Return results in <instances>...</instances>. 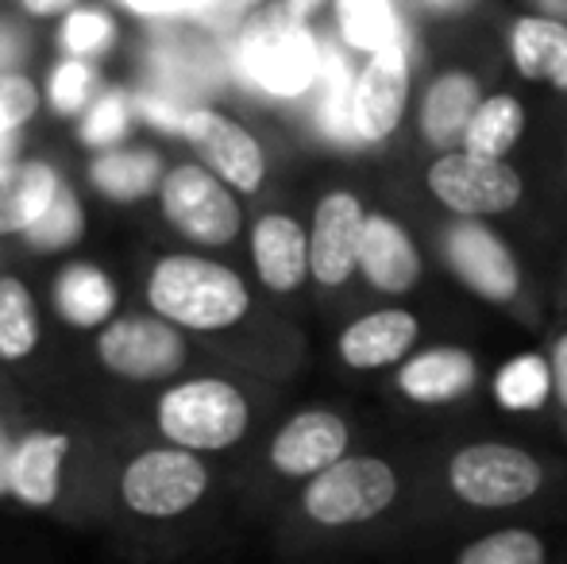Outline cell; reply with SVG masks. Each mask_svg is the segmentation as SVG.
Returning <instances> with one entry per match:
<instances>
[{"mask_svg":"<svg viewBox=\"0 0 567 564\" xmlns=\"http://www.w3.org/2000/svg\"><path fill=\"white\" fill-rule=\"evenodd\" d=\"M147 301L151 314L166 317L178 329L220 332L247 317L251 290L231 267L217 264V259L174 252L151 267Z\"/></svg>","mask_w":567,"mask_h":564,"instance_id":"cell-1","label":"cell"},{"mask_svg":"<svg viewBox=\"0 0 567 564\" xmlns=\"http://www.w3.org/2000/svg\"><path fill=\"white\" fill-rule=\"evenodd\" d=\"M158 433L189 452H225L244 441L251 425L247 394L228 379H186L158 399Z\"/></svg>","mask_w":567,"mask_h":564,"instance_id":"cell-2","label":"cell"},{"mask_svg":"<svg viewBox=\"0 0 567 564\" xmlns=\"http://www.w3.org/2000/svg\"><path fill=\"white\" fill-rule=\"evenodd\" d=\"M239 62L259 90L275 98H298L317 82V43L309 28L282 4H267L244 23Z\"/></svg>","mask_w":567,"mask_h":564,"instance_id":"cell-3","label":"cell"},{"mask_svg":"<svg viewBox=\"0 0 567 564\" xmlns=\"http://www.w3.org/2000/svg\"><path fill=\"white\" fill-rule=\"evenodd\" d=\"M402 495L394 464L382 457H343L321 475L306 480L301 491V511L324 530L363 526L386 514Z\"/></svg>","mask_w":567,"mask_h":564,"instance_id":"cell-4","label":"cell"},{"mask_svg":"<svg viewBox=\"0 0 567 564\" xmlns=\"http://www.w3.org/2000/svg\"><path fill=\"white\" fill-rule=\"evenodd\" d=\"M449 488L463 506L509 511L529 503L545 488V464L517 444L475 441L449 460Z\"/></svg>","mask_w":567,"mask_h":564,"instance_id":"cell-5","label":"cell"},{"mask_svg":"<svg viewBox=\"0 0 567 564\" xmlns=\"http://www.w3.org/2000/svg\"><path fill=\"white\" fill-rule=\"evenodd\" d=\"M158 202H163L166 225L202 248H225L244 228L236 189L202 163L171 166L163 189H158Z\"/></svg>","mask_w":567,"mask_h":564,"instance_id":"cell-6","label":"cell"},{"mask_svg":"<svg viewBox=\"0 0 567 564\" xmlns=\"http://www.w3.org/2000/svg\"><path fill=\"white\" fill-rule=\"evenodd\" d=\"M425 186L452 217H502L525 202V178L506 158H478L467 151H441L429 163Z\"/></svg>","mask_w":567,"mask_h":564,"instance_id":"cell-7","label":"cell"},{"mask_svg":"<svg viewBox=\"0 0 567 564\" xmlns=\"http://www.w3.org/2000/svg\"><path fill=\"white\" fill-rule=\"evenodd\" d=\"M205 491H209V468L202 464V452L178 444L140 452L120 475V495L140 519H178L202 503Z\"/></svg>","mask_w":567,"mask_h":564,"instance_id":"cell-8","label":"cell"},{"mask_svg":"<svg viewBox=\"0 0 567 564\" xmlns=\"http://www.w3.org/2000/svg\"><path fill=\"white\" fill-rule=\"evenodd\" d=\"M97 356L113 376L132 383H158L186 368V337L158 314H124L101 329Z\"/></svg>","mask_w":567,"mask_h":564,"instance_id":"cell-9","label":"cell"},{"mask_svg":"<svg viewBox=\"0 0 567 564\" xmlns=\"http://www.w3.org/2000/svg\"><path fill=\"white\" fill-rule=\"evenodd\" d=\"M178 132L202 158V166H209L220 182H228L239 194H259L262 178H267V155H262V143L236 116L213 105H197L182 113Z\"/></svg>","mask_w":567,"mask_h":564,"instance_id":"cell-10","label":"cell"},{"mask_svg":"<svg viewBox=\"0 0 567 564\" xmlns=\"http://www.w3.org/2000/svg\"><path fill=\"white\" fill-rule=\"evenodd\" d=\"M444 259L463 290L491 306H506L522 294V267H517L514 252L483 221H452L444 228Z\"/></svg>","mask_w":567,"mask_h":564,"instance_id":"cell-11","label":"cell"},{"mask_svg":"<svg viewBox=\"0 0 567 564\" xmlns=\"http://www.w3.org/2000/svg\"><path fill=\"white\" fill-rule=\"evenodd\" d=\"M367 205L351 189H329L317 202L313 225H309V259L313 279L337 290L359 271V240H363Z\"/></svg>","mask_w":567,"mask_h":564,"instance_id":"cell-12","label":"cell"},{"mask_svg":"<svg viewBox=\"0 0 567 564\" xmlns=\"http://www.w3.org/2000/svg\"><path fill=\"white\" fill-rule=\"evenodd\" d=\"M410 101V51L371 54L351 82V129L359 140L382 143L402 129Z\"/></svg>","mask_w":567,"mask_h":564,"instance_id":"cell-13","label":"cell"},{"mask_svg":"<svg viewBox=\"0 0 567 564\" xmlns=\"http://www.w3.org/2000/svg\"><path fill=\"white\" fill-rule=\"evenodd\" d=\"M351 425L337 410H301L270 441V468L286 480H313L348 457Z\"/></svg>","mask_w":567,"mask_h":564,"instance_id":"cell-14","label":"cell"},{"mask_svg":"<svg viewBox=\"0 0 567 564\" xmlns=\"http://www.w3.org/2000/svg\"><path fill=\"white\" fill-rule=\"evenodd\" d=\"M417 340H421L417 314L402 306H386L343 325V332L337 337V356L351 371L398 368V363H405L413 356Z\"/></svg>","mask_w":567,"mask_h":564,"instance_id":"cell-15","label":"cell"},{"mask_svg":"<svg viewBox=\"0 0 567 564\" xmlns=\"http://www.w3.org/2000/svg\"><path fill=\"white\" fill-rule=\"evenodd\" d=\"M421 248L410 233L402 228V221H394L390 213H367L363 240H359V275L367 286L379 294H410L421 286Z\"/></svg>","mask_w":567,"mask_h":564,"instance_id":"cell-16","label":"cell"},{"mask_svg":"<svg viewBox=\"0 0 567 564\" xmlns=\"http://www.w3.org/2000/svg\"><path fill=\"white\" fill-rule=\"evenodd\" d=\"M251 264L270 294H293L313 279L309 233L290 213H267L251 228Z\"/></svg>","mask_w":567,"mask_h":564,"instance_id":"cell-17","label":"cell"},{"mask_svg":"<svg viewBox=\"0 0 567 564\" xmlns=\"http://www.w3.org/2000/svg\"><path fill=\"white\" fill-rule=\"evenodd\" d=\"M478 383V360L460 345H436L398 363L394 387L417 407H449Z\"/></svg>","mask_w":567,"mask_h":564,"instance_id":"cell-18","label":"cell"},{"mask_svg":"<svg viewBox=\"0 0 567 564\" xmlns=\"http://www.w3.org/2000/svg\"><path fill=\"white\" fill-rule=\"evenodd\" d=\"M483 85L471 70H441L433 82L421 93V109H417V124L421 136H425L433 147L452 151V143L463 140L475 109L483 105Z\"/></svg>","mask_w":567,"mask_h":564,"instance_id":"cell-19","label":"cell"},{"mask_svg":"<svg viewBox=\"0 0 567 564\" xmlns=\"http://www.w3.org/2000/svg\"><path fill=\"white\" fill-rule=\"evenodd\" d=\"M70 457V437L59 429H35L23 441H16L12 457V488L8 499L31 506V511H43L54 499L62 495V468Z\"/></svg>","mask_w":567,"mask_h":564,"instance_id":"cell-20","label":"cell"},{"mask_svg":"<svg viewBox=\"0 0 567 564\" xmlns=\"http://www.w3.org/2000/svg\"><path fill=\"white\" fill-rule=\"evenodd\" d=\"M54 309L74 329H105L116 317V283L97 264H66L54 275Z\"/></svg>","mask_w":567,"mask_h":564,"instance_id":"cell-21","label":"cell"},{"mask_svg":"<svg viewBox=\"0 0 567 564\" xmlns=\"http://www.w3.org/2000/svg\"><path fill=\"white\" fill-rule=\"evenodd\" d=\"M506 47L517 78L553 85V78L567 66V23L560 16H545V12L517 16L509 23Z\"/></svg>","mask_w":567,"mask_h":564,"instance_id":"cell-22","label":"cell"},{"mask_svg":"<svg viewBox=\"0 0 567 564\" xmlns=\"http://www.w3.org/2000/svg\"><path fill=\"white\" fill-rule=\"evenodd\" d=\"M62 174L47 163H8L0 166V236L28 233L47 205L54 202Z\"/></svg>","mask_w":567,"mask_h":564,"instance_id":"cell-23","label":"cell"},{"mask_svg":"<svg viewBox=\"0 0 567 564\" xmlns=\"http://www.w3.org/2000/svg\"><path fill=\"white\" fill-rule=\"evenodd\" d=\"M166 178L163 155L151 147H113L101 151L90 163V182L109 202H143L147 194H158Z\"/></svg>","mask_w":567,"mask_h":564,"instance_id":"cell-24","label":"cell"},{"mask_svg":"<svg viewBox=\"0 0 567 564\" xmlns=\"http://www.w3.org/2000/svg\"><path fill=\"white\" fill-rule=\"evenodd\" d=\"M525 124H529V113H525L522 98H514L506 90L486 93L483 105L471 116L467 132H463L460 151L478 158H509V151L525 136Z\"/></svg>","mask_w":567,"mask_h":564,"instance_id":"cell-25","label":"cell"},{"mask_svg":"<svg viewBox=\"0 0 567 564\" xmlns=\"http://www.w3.org/2000/svg\"><path fill=\"white\" fill-rule=\"evenodd\" d=\"M337 23L348 47L371 54L405 51V31L394 0H337Z\"/></svg>","mask_w":567,"mask_h":564,"instance_id":"cell-26","label":"cell"},{"mask_svg":"<svg viewBox=\"0 0 567 564\" xmlns=\"http://www.w3.org/2000/svg\"><path fill=\"white\" fill-rule=\"evenodd\" d=\"M491 394L502 410L509 414H537L545 410L548 399H556L553 383V363L540 352H522L506 360L491 379Z\"/></svg>","mask_w":567,"mask_h":564,"instance_id":"cell-27","label":"cell"},{"mask_svg":"<svg viewBox=\"0 0 567 564\" xmlns=\"http://www.w3.org/2000/svg\"><path fill=\"white\" fill-rule=\"evenodd\" d=\"M39 306L35 294L16 275L0 279V360L20 363L39 348Z\"/></svg>","mask_w":567,"mask_h":564,"instance_id":"cell-28","label":"cell"},{"mask_svg":"<svg viewBox=\"0 0 567 564\" xmlns=\"http://www.w3.org/2000/svg\"><path fill=\"white\" fill-rule=\"evenodd\" d=\"M455 564H548V550L540 542V534H533V530L506 526L463 545Z\"/></svg>","mask_w":567,"mask_h":564,"instance_id":"cell-29","label":"cell"},{"mask_svg":"<svg viewBox=\"0 0 567 564\" xmlns=\"http://www.w3.org/2000/svg\"><path fill=\"white\" fill-rule=\"evenodd\" d=\"M82 233H85L82 202H78L74 189L62 182L54 202L47 205L43 217L23 233V240H28L35 252H62V248H74V244L82 240Z\"/></svg>","mask_w":567,"mask_h":564,"instance_id":"cell-30","label":"cell"},{"mask_svg":"<svg viewBox=\"0 0 567 564\" xmlns=\"http://www.w3.org/2000/svg\"><path fill=\"white\" fill-rule=\"evenodd\" d=\"M101 74L90 59H66L51 70L47 82V101L59 116H82L93 101L101 98Z\"/></svg>","mask_w":567,"mask_h":564,"instance_id":"cell-31","label":"cell"},{"mask_svg":"<svg viewBox=\"0 0 567 564\" xmlns=\"http://www.w3.org/2000/svg\"><path fill=\"white\" fill-rule=\"evenodd\" d=\"M59 43L70 59H97V54H105L109 47L116 43V23H113V16L101 12V8L78 4L74 12L62 16Z\"/></svg>","mask_w":567,"mask_h":564,"instance_id":"cell-32","label":"cell"},{"mask_svg":"<svg viewBox=\"0 0 567 564\" xmlns=\"http://www.w3.org/2000/svg\"><path fill=\"white\" fill-rule=\"evenodd\" d=\"M85 147L113 151L127 136V101L124 93H101L90 109L82 113V129H78Z\"/></svg>","mask_w":567,"mask_h":564,"instance_id":"cell-33","label":"cell"},{"mask_svg":"<svg viewBox=\"0 0 567 564\" xmlns=\"http://www.w3.org/2000/svg\"><path fill=\"white\" fill-rule=\"evenodd\" d=\"M35 113H39V85L23 74H0V136H12Z\"/></svg>","mask_w":567,"mask_h":564,"instance_id":"cell-34","label":"cell"},{"mask_svg":"<svg viewBox=\"0 0 567 564\" xmlns=\"http://www.w3.org/2000/svg\"><path fill=\"white\" fill-rule=\"evenodd\" d=\"M124 8H132L135 16H174V12H189L202 0H120Z\"/></svg>","mask_w":567,"mask_h":564,"instance_id":"cell-35","label":"cell"},{"mask_svg":"<svg viewBox=\"0 0 567 564\" xmlns=\"http://www.w3.org/2000/svg\"><path fill=\"white\" fill-rule=\"evenodd\" d=\"M548 363H553V383H556V399L567 410V329L553 340V352H548Z\"/></svg>","mask_w":567,"mask_h":564,"instance_id":"cell-36","label":"cell"},{"mask_svg":"<svg viewBox=\"0 0 567 564\" xmlns=\"http://www.w3.org/2000/svg\"><path fill=\"white\" fill-rule=\"evenodd\" d=\"M12 457H16V441L0 425V499H8V488H12Z\"/></svg>","mask_w":567,"mask_h":564,"instance_id":"cell-37","label":"cell"},{"mask_svg":"<svg viewBox=\"0 0 567 564\" xmlns=\"http://www.w3.org/2000/svg\"><path fill=\"white\" fill-rule=\"evenodd\" d=\"M23 8H28L31 16H66L78 8V0H23Z\"/></svg>","mask_w":567,"mask_h":564,"instance_id":"cell-38","label":"cell"},{"mask_svg":"<svg viewBox=\"0 0 567 564\" xmlns=\"http://www.w3.org/2000/svg\"><path fill=\"white\" fill-rule=\"evenodd\" d=\"M12 163V136H0V166Z\"/></svg>","mask_w":567,"mask_h":564,"instance_id":"cell-39","label":"cell"},{"mask_svg":"<svg viewBox=\"0 0 567 564\" xmlns=\"http://www.w3.org/2000/svg\"><path fill=\"white\" fill-rule=\"evenodd\" d=\"M553 85H556V90H564V93H567V66L553 78Z\"/></svg>","mask_w":567,"mask_h":564,"instance_id":"cell-40","label":"cell"},{"mask_svg":"<svg viewBox=\"0 0 567 564\" xmlns=\"http://www.w3.org/2000/svg\"><path fill=\"white\" fill-rule=\"evenodd\" d=\"M545 8H553V12H567V0H545Z\"/></svg>","mask_w":567,"mask_h":564,"instance_id":"cell-41","label":"cell"}]
</instances>
